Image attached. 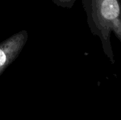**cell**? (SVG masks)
Listing matches in <instances>:
<instances>
[{
	"label": "cell",
	"instance_id": "1",
	"mask_svg": "<svg viewBox=\"0 0 121 120\" xmlns=\"http://www.w3.org/2000/svg\"><path fill=\"white\" fill-rule=\"evenodd\" d=\"M82 4L91 33L99 37L104 53L115 64L111 37L113 33L121 43V0H82Z\"/></svg>",
	"mask_w": 121,
	"mask_h": 120
},
{
	"label": "cell",
	"instance_id": "2",
	"mask_svg": "<svg viewBox=\"0 0 121 120\" xmlns=\"http://www.w3.org/2000/svg\"><path fill=\"white\" fill-rule=\"evenodd\" d=\"M26 30L13 35L0 43V76L18 57L28 40Z\"/></svg>",
	"mask_w": 121,
	"mask_h": 120
},
{
	"label": "cell",
	"instance_id": "3",
	"mask_svg": "<svg viewBox=\"0 0 121 120\" xmlns=\"http://www.w3.org/2000/svg\"><path fill=\"white\" fill-rule=\"evenodd\" d=\"M55 4L64 8H72L76 0H52Z\"/></svg>",
	"mask_w": 121,
	"mask_h": 120
}]
</instances>
